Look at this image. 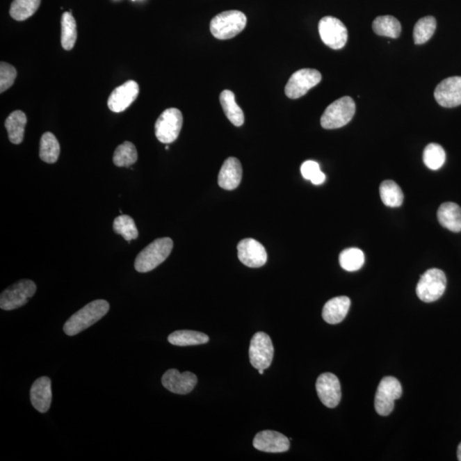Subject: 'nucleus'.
Instances as JSON below:
<instances>
[{
  "label": "nucleus",
  "instance_id": "f257e3e1",
  "mask_svg": "<svg viewBox=\"0 0 461 461\" xmlns=\"http://www.w3.org/2000/svg\"><path fill=\"white\" fill-rule=\"evenodd\" d=\"M108 310L110 305L106 300H95L74 313L63 325V332L67 336H76L106 316Z\"/></svg>",
  "mask_w": 461,
  "mask_h": 461
},
{
  "label": "nucleus",
  "instance_id": "f03ea898",
  "mask_svg": "<svg viewBox=\"0 0 461 461\" xmlns=\"http://www.w3.org/2000/svg\"><path fill=\"white\" fill-rule=\"evenodd\" d=\"M173 247L174 242L170 238L156 239L138 254L135 269L138 273L151 272L167 259Z\"/></svg>",
  "mask_w": 461,
  "mask_h": 461
},
{
  "label": "nucleus",
  "instance_id": "7ed1b4c3",
  "mask_svg": "<svg viewBox=\"0 0 461 461\" xmlns=\"http://www.w3.org/2000/svg\"><path fill=\"white\" fill-rule=\"evenodd\" d=\"M246 24V16L241 11H223L211 20V31L216 39L229 40L241 33Z\"/></svg>",
  "mask_w": 461,
  "mask_h": 461
},
{
  "label": "nucleus",
  "instance_id": "20e7f679",
  "mask_svg": "<svg viewBox=\"0 0 461 461\" xmlns=\"http://www.w3.org/2000/svg\"><path fill=\"white\" fill-rule=\"evenodd\" d=\"M355 113V104L350 97H343L325 108L321 123L325 129H340L348 124Z\"/></svg>",
  "mask_w": 461,
  "mask_h": 461
},
{
  "label": "nucleus",
  "instance_id": "39448f33",
  "mask_svg": "<svg viewBox=\"0 0 461 461\" xmlns=\"http://www.w3.org/2000/svg\"><path fill=\"white\" fill-rule=\"evenodd\" d=\"M447 286L445 273L440 269L427 270L419 280L416 287V293L421 301L432 302L444 295Z\"/></svg>",
  "mask_w": 461,
  "mask_h": 461
},
{
  "label": "nucleus",
  "instance_id": "423d86ee",
  "mask_svg": "<svg viewBox=\"0 0 461 461\" xmlns=\"http://www.w3.org/2000/svg\"><path fill=\"white\" fill-rule=\"evenodd\" d=\"M402 395V385L397 378L391 376L384 378L375 395V410L381 416L391 414L394 410L396 401Z\"/></svg>",
  "mask_w": 461,
  "mask_h": 461
},
{
  "label": "nucleus",
  "instance_id": "0eeeda50",
  "mask_svg": "<svg viewBox=\"0 0 461 461\" xmlns=\"http://www.w3.org/2000/svg\"><path fill=\"white\" fill-rule=\"evenodd\" d=\"M36 284L29 280H22L3 291L0 296V307L3 310L19 309L35 294Z\"/></svg>",
  "mask_w": 461,
  "mask_h": 461
},
{
  "label": "nucleus",
  "instance_id": "6e6552de",
  "mask_svg": "<svg viewBox=\"0 0 461 461\" xmlns=\"http://www.w3.org/2000/svg\"><path fill=\"white\" fill-rule=\"evenodd\" d=\"M183 125V115L176 108H168L157 119L155 134L160 142L171 144L177 140Z\"/></svg>",
  "mask_w": 461,
  "mask_h": 461
},
{
  "label": "nucleus",
  "instance_id": "1a4fd4ad",
  "mask_svg": "<svg viewBox=\"0 0 461 461\" xmlns=\"http://www.w3.org/2000/svg\"><path fill=\"white\" fill-rule=\"evenodd\" d=\"M250 361L254 369H267L271 365L275 354L270 337L265 332H257L250 341Z\"/></svg>",
  "mask_w": 461,
  "mask_h": 461
},
{
  "label": "nucleus",
  "instance_id": "9d476101",
  "mask_svg": "<svg viewBox=\"0 0 461 461\" xmlns=\"http://www.w3.org/2000/svg\"><path fill=\"white\" fill-rule=\"evenodd\" d=\"M318 33L323 42L333 50H339L346 46L348 30L346 25L333 17H325L318 24Z\"/></svg>",
  "mask_w": 461,
  "mask_h": 461
},
{
  "label": "nucleus",
  "instance_id": "9b49d317",
  "mask_svg": "<svg viewBox=\"0 0 461 461\" xmlns=\"http://www.w3.org/2000/svg\"><path fill=\"white\" fill-rule=\"evenodd\" d=\"M321 74L316 70L302 69L295 72L286 84V95L292 99L305 96L310 89L321 81Z\"/></svg>",
  "mask_w": 461,
  "mask_h": 461
},
{
  "label": "nucleus",
  "instance_id": "f8f14e48",
  "mask_svg": "<svg viewBox=\"0 0 461 461\" xmlns=\"http://www.w3.org/2000/svg\"><path fill=\"white\" fill-rule=\"evenodd\" d=\"M316 391L318 398L325 407L334 408L339 404L342 392L336 375L330 373L320 375L316 381Z\"/></svg>",
  "mask_w": 461,
  "mask_h": 461
},
{
  "label": "nucleus",
  "instance_id": "ddd939ff",
  "mask_svg": "<svg viewBox=\"0 0 461 461\" xmlns=\"http://www.w3.org/2000/svg\"><path fill=\"white\" fill-rule=\"evenodd\" d=\"M238 256L243 265L252 268L262 267L268 260L264 246L253 238H245L239 242Z\"/></svg>",
  "mask_w": 461,
  "mask_h": 461
},
{
  "label": "nucleus",
  "instance_id": "4468645a",
  "mask_svg": "<svg viewBox=\"0 0 461 461\" xmlns=\"http://www.w3.org/2000/svg\"><path fill=\"white\" fill-rule=\"evenodd\" d=\"M435 99L441 106L453 108L461 104V77L445 79L437 85L434 92Z\"/></svg>",
  "mask_w": 461,
  "mask_h": 461
},
{
  "label": "nucleus",
  "instance_id": "2eb2a0df",
  "mask_svg": "<svg viewBox=\"0 0 461 461\" xmlns=\"http://www.w3.org/2000/svg\"><path fill=\"white\" fill-rule=\"evenodd\" d=\"M140 93V88L136 81H129L116 88L108 99V107L115 113L127 110L132 104Z\"/></svg>",
  "mask_w": 461,
  "mask_h": 461
},
{
  "label": "nucleus",
  "instance_id": "dca6fc26",
  "mask_svg": "<svg viewBox=\"0 0 461 461\" xmlns=\"http://www.w3.org/2000/svg\"><path fill=\"white\" fill-rule=\"evenodd\" d=\"M162 383L168 391L175 394L186 395L197 385V378L191 372L181 373L177 369H170L163 374Z\"/></svg>",
  "mask_w": 461,
  "mask_h": 461
},
{
  "label": "nucleus",
  "instance_id": "f3484780",
  "mask_svg": "<svg viewBox=\"0 0 461 461\" xmlns=\"http://www.w3.org/2000/svg\"><path fill=\"white\" fill-rule=\"evenodd\" d=\"M290 445V440L286 436L275 430H262L253 441L254 448L266 453L286 452Z\"/></svg>",
  "mask_w": 461,
  "mask_h": 461
},
{
  "label": "nucleus",
  "instance_id": "a211bd4d",
  "mask_svg": "<svg viewBox=\"0 0 461 461\" xmlns=\"http://www.w3.org/2000/svg\"><path fill=\"white\" fill-rule=\"evenodd\" d=\"M30 401L40 413L50 410L52 401L51 381L48 377H41L35 381L30 389Z\"/></svg>",
  "mask_w": 461,
  "mask_h": 461
},
{
  "label": "nucleus",
  "instance_id": "6ab92c4d",
  "mask_svg": "<svg viewBox=\"0 0 461 461\" xmlns=\"http://www.w3.org/2000/svg\"><path fill=\"white\" fill-rule=\"evenodd\" d=\"M243 170L241 162L235 157L225 161L220 168L218 184L221 188L232 191L237 188L242 181Z\"/></svg>",
  "mask_w": 461,
  "mask_h": 461
},
{
  "label": "nucleus",
  "instance_id": "aec40b11",
  "mask_svg": "<svg viewBox=\"0 0 461 461\" xmlns=\"http://www.w3.org/2000/svg\"><path fill=\"white\" fill-rule=\"evenodd\" d=\"M350 305V299L344 296L329 300L323 307L322 317L329 324H339L347 316Z\"/></svg>",
  "mask_w": 461,
  "mask_h": 461
},
{
  "label": "nucleus",
  "instance_id": "412c9836",
  "mask_svg": "<svg viewBox=\"0 0 461 461\" xmlns=\"http://www.w3.org/2000/svg\"><path fill=\"white\" fill-rule=\"evenodd\" d=\"M437 219L442 227L453 232H461V208L455 202H444L437 211Z\"/></svg>",
  "mask_w": 461,
  "mask_h": 461
},
{
  "label": "nucleus",
  "instance_id": "4be33fe9",
  "mask_svg": "<svg viewBox=\"0 0 461 461\" xmlns=\"http://www.w3.org/2000/svg\"><path fill=\"white\" fill-rule=\"evenodd\" d=\"M27 116L21 111L13 112L6 120L5 126L11 143L19 145L24 138Z\"/></svg>",
  "mask_w": 461,
  "mask_h": 461
},
{
  "label": "nucleus",
  "instance_id": "5701e85b",
  "mask_svg": "<svg viewBox=\"0 0 461 461\" xmlns=\"http://www.w3.org/2000/svg\"><path fill=\"white\" fill-rule=\"evenodd\" d=\"M221 107L227 118L236 127H241L245 122V115L241 108L236 103L234 93L229 90H225L220 93Z\"/></svg>",
  "mask_w": 461,
  "mask_h": 461
},
{
  "label": "nucleus",
  "instance_id": "b1692460",
  "mask_svg": "<svg viewBox=\"0 0 461 461\" xmlns=\"http://www.w3.org/2000/svg\"><path fill=\"white\" fill-rule=\"evenodd\" d=\"M168 340L173 346L185 347L207 343L209 337L202 332L181 330V331L171 333L168 336Z\"/></svg>",
  "mask_w": 461,
  "mask_h": 461
},
{
  "label": "nucleus",
  "instance_id": "393cba45",
  "mask_svg": "<svg viewBox=\"0 0 461 461\" xmlns=\"http://www.w3.org/2000/svg\"><path fill=\"white\" fill-rule=\"evenodd\" d=\"M373 29L378 35L396 39L398 38L402 32V26L394 17L381 16L373 21Z\"/></svg>",
  "mask_w": 461,
  "mask_h": 461
},
{
  "label": "nucleus",
  "instance_id": "a878e982",
  "mask_svg": "<svg viewBox=\"0 0 461 461\" xmlns=\"http://www.w3.org/2000/svg\"><path fill=\"white\" fill-rule=\"evenodd\" d=\"M60 155V145L54 134L45 133L41 137L40 157L45 163H55Z\"/></svg>",
  "mask_w": 461,
  "mask_h": 461
},
{
  "label": "nucleus",
  "instance_id": "bb28decb",
  "mask_svg": "<svg viewBox=\"0 0 461 461\" xmlns=\"http://www.w3.org/2000/svg\"><path fill=\"white\" fill-rule=\"evenodd\" d=\"M77 40L76 22L72 14L65 13L61 20V43L66 51L72 50Z\"/></svg>",
  "mask_w": 461,
  "mask_h": 461
},
{
  "label": "nucleus",
  "instance_id": "cd10ccee",
  "mask_svg": "<svg viewBox=\"0 0 461 461\" xmlns=\"http://www.w3.org/2000/svg\"><path fill=\"white\" fill-rule=\"evenodd\" d=\"M380 197L385 205L391 208L400 207L403 202V193L395 181H385L381 183Z\"/></svg>",
  "mask_w": 461,
  "mask_h": 461
},
{
  "label": "nucleus",
  "instance_id": "c85d7f7f",
  "mask_svg": "<svg viewBox=\"0 0 461 461\" xmlns=\"http://www.w3.org/2000/svg\"><path fill=\"white\" fill-rule=\"evenodd\" d=\"M41 0H14L10 9V17L17 21H25L39 9Z\"/></svg>",
  "mask_w": 461,
  "mask_h": 461
},
{
  "label": "nucleus",
  "instance_id": "c756f323",
  "mask_svg": "<svg viewBox=\"0 0 461 461\" xmlns=\"http://www.w3.org/2000/svg\"><path fill=\"white\" fill-rule=\"evenodd\" d=\"M365 256L363 251L357 248H348L341 252L339 264L348 272H355L364 265Z\"/></svg>",
  "mask_w": 461,
  "mask_h": 461
},
{
  "label": "nucleus",
  "instance_id": "7c9ffc66",
  "mask_svg": "<svg viewBox=\"0 0 461 461\" xmlns=\"http://www.w3.org/2000/svg\"><path fill=\"white\" fill-rule=\"evenodd\" d=\"M138 152L136 147L129 141H125L124 143L120 145L116 148L113 163L118 167H130L137 162Z\"/></svg>",
  "mask_w": 461,
  "mask_h": 461
},
{
  "label": "nucleus",
  "instance_id": "2f4dec72",
  "mask_svg": "<svg viewBox=\"0 0 461 461\" xmlns=\"http://www.w3.org/2000/svg\"><path fill=\"white\" fill-rule=\"evenodd\" d=\"M437 29V21L433 17H426L417 22L414 29V40L415 44H425L434 35Z\"/></svg>",
  "mask_w": 461,
  "mask_h": 461
},
{
  "label": "nucleus",
  "instance_id": "473e14b6",
  "mask_svg": "<svg viewBox=\"0 0 461 461\" xmlns=\"http://www.w3.org/2000/svg\"><path fill=\"white\" fill-rule=\"evenodd\" d=\"M423 160L426 166L430 170H439L445 163L446 153L444 149L438 144H430L426 146L423 154Z\"/></svg>",
  "mask_w": 461,
  "mask_h": 461
},
{
  "label": "nucleus",
  "instance_id": "72a5a7b5",
  "mask_svg": "<svg viewBox=\"0 0 461 461\" xmlns=\"http://www.w3.org/2000/svg\"><path fill=\"white\" fill-rule=\"evenodd\" d=\"M113 229L115 234L122 235L125 241L130 242L134 241L138 236V231L136 225L132 217L129 216L122 215L114 220Z\"/></svg>",
  "mask_w": 461,
  "mask_h": 461
},
{
  "label": "nucleus",
  "instance_id": "f704fd0d",
  "mask_svg": "<svg viewBox=\"0 0 461 461\" xmlns=\"http://www.w3.org/2000/svg\"><path fill=\"white\" fill-rule=\"evenodd\" d=\"M17 76V70L13 65L1 62L0 63V92L3 93L13 87Z\"/></svg>",
  "mask_w": 461,
  "mask_h": 461
},
{
  "label": "nucleus",
  "instance_id": "c9c22d12",
  "mask_svg": "<svg viewBox=\"0 0 461 461\" xmlns=\"http://www.w3.org/2000/svg\"><path fill=\"white\" fill-rule=\"evenodd\" d=\"M321 171L320 165L314 161H306L301 167L302 177L309 181L316 177Z\"/></svg>",
  "mask_w": 461,
  "mask_h": 461
},
{
  "label": "nucleus",
  "instance_id": "e433bc0d",
  "mask_svg": "<svg viewBox=\"0 0 461 461\" xmlns=\"http://www.w3.org/2000/svg\"><path fill=\"white\" fill-rule=\"evenodd\" d=\"M325 179H327V177H325V175L323 173V172L321 171L320 173H318L316 177L311 179L310 181L312 182L314 185L318 186L321 185V184H323L325 181Z\"/></svg>",
  "mask_w": 461,
  "mask_h": 461
},
{
  "label": "nucleus",
  "instance_id": "4c0bfd02",
  "mask_svg": "<svg viewBox=\"0 0 461 461\" xmlns=\"http://www.w3.org/2000/svg\"><path fill=\"white\" fill-rule=\"evenodd\" d=\"M457 457H458V460L461 461V442L459 444L458 451H457Z\"/></svg>",
  "mask_w": 461,
  "mask_h": 461
},
{
  "label": "nucleus",
  "instance_id": "58836bf2",
  "mask_svg": "<svg viewBox=\"0 0 461 461\" xmlns=\"http://www.w3.org/2000/svg\"><path fill=\"white\" fill-rule=\"evenodd\" d=\"M258 372H259L260 374H264V369H259V370H258Z\"/></svg>",
  "mask_w": 461,
  "mask_h": 461
},
{
  "label": "nucleus",
  "instance_id": "ea45409f",
  "mask_svg": "<svg viewBox=\"0 0 461 461\" xmlns=\"http://www.w3.org/2000/svg\"></svg>",
  "mask_w": 461,
  "mask_h": 461
}]
</instances>
